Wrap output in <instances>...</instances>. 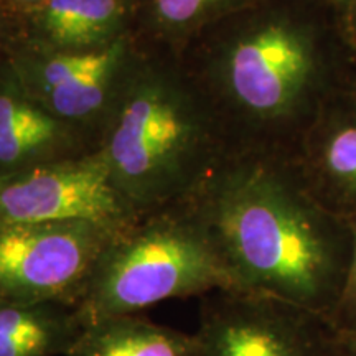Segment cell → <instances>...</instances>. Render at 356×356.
Returning <instances> with one entry per match:
<instances>
[{"mask_svg":"<svg viewBox=\"0 0 356 356\" xmlns=\"http://www.w3.org/2000/svg\"><path fill=\"white\" fill-rule=\"evenodd\" d=\"M226 154L296 157L356 68L332 0H239L177 51Z\"/></svg>","mask_w":356,"mask_h":356,"instance_id":"1","label":"cell"},{"mask_svg":"<svg viewBox=\"0 0 356 356\" xmlns=\"http://www.w3.org/2000/svg\"><path fill=\"white\" fill-rule=\"evenodd\" d=\"M184 202L234 289L332 322L353 234L346 218L315 198L293 155L225 154Z\"/></svg>","mask_w":356,"mask_h":356,"instance_id":"2","label":"cell"},{"mask_svg":"<svg viewBox=\"0 0 356 356\" xmlns=\"http://www.w3.org/2000/svg\"><path fill=\"white\" fill-rule=\"evenodd\" d=\"M96 152L115 190L145 215L188 198L226 145L177 53L139 40Z\"/></svg>","mask_w":356,"mask_h":356,"instance_id":"3","label":"cell"},{"mask_svg":"<svg viewBox=\"0 0 356 356\" xmlns=\"http://www.w3.org/2000/svg\"><path fill=\"white\" fill-rule=\"evenodd\" d=\"M234 289L210 236L185 202L145 213L114 238L76 305L83 325L140 314L170 299Z\"/></svg>","mask_w":356,"mask_h":356,"instance_id":"4","label":"cell"},{"mask_svg":"<svg viewBox=\"0 0 356 356\" xmlns=\"http://www.w3.org/2000/svg\"><path fill=\"white\" fill-rule=\"evenodd\" d=\"M122 229L88 221L0 226V302L76 309L101 256Z\"/></svg>","mask_w":356,"mask_h":356,"instance_id":"5","label":"cell"},{"mask_svg":"<svg viewBox=\"0 0 356 356\" xmlns=\"http://www.w3.org/2000/svg\"><path fill=\"white\" fill-rule=\"evenodd\" d=\"M136 35L95 53H51L19 44L6 65L22 89L58 121L76 129L97 150L131 66Z\"/></svg>","mask_w":356,"mask_h":356,"instance_id":"6","label":"cell"},{"mask_svg":"<svg viewBox=\"0 0 356 356\" xmlns=\"http://www.w3.org/2000/svg\"><path fill=\"white\" fill-rule=\"evenodd\" d=\"M193 335L198 356H337L327 320L238 289L202 297Z\"/></svg>","mask_w":356,"mask_h":356,"instance_id":"7","label":"cell"},{"mask_svg":"<svg viewBox=\"0 0 356 356\" xmlns=\"http://www.w3.org/2000/svg\"><path fill=\"white\" fill-rule=\"evenodd\" d=\"M140 216L97 152L0 175V226L88 221L127 228Z\"/></svg>","mask_w":356,"mask_h":356,"instance_id":"8","label":"cell"},{"mask_svg":"<svg viewBox=\"0 0 356 356\" xmlns=\"http://www.w3.org/2000/svg\"><path fill=\"white\" fill-rule=\"evenodd\" d=\"M19 44L51 53H95L134 35V0H43L17 13Z\"/></svg>","mask_w":356,"mask_h":356,"instance_id":"9","label":"cell"},{"mask_svg":"<svg viewBox=\"0 0 356 356\" xmlns=\"http://www.w3.org/2000/svg\"><path fill=\"white\" fill-rule=\"evenodd\" d=\"M296 159L325 208L346 220L356 216V97L351 88L323 106Z\"/></svg>","mask_w":356,"mask_h":356,"instance_id":"10","label":"cell"},{"mask_svg":"<svg viewBox=\"0 0 356 356\" xmlns=\"http://www.w3.org/2000/svg\"><path fill=\"white\" fill-rule=\"evenodd\" d=\"M92 152L88 137L53 118L0 65V175Z\"/></svg>","mask_w":356,"mask_h":356,"instance_id":"11","label":"cell"},{"mask_svg":"<svg viewBox=\"0 0 356 356\" xmlns=\"http://www.w3.org/2000/svg\"><path fill=\"white\" fill-rule=\"evenodd\" d=\"M83 328L71 305L0 302V356H68Z\"/></svg>","mask_w":356,"mask_h":356,"instance_id":"12","label":"cell"},{"mask_svg":"<svg viewBox=\"0 0 356 356\" xmlns=\"http://www.w3.org/2000/svg\"><path fill=\"white\" fill-rule=\"evenodd\" d=\"M68 356H198L195 335L139 314L84 325Z\"/></svg>","mask_w":356,"mask_h":356,"instance_id":"13","label":"cell"},{"mask_svg":"<svg viewBox=\"0 0 356 356\" xmlns=\"http://www.w3.org/2000/svg\"><path fill=\"white\" fill-rule=\"evenodd\" d=\"M239 0H134V35L147 44L178 51Z\"/></svg>","mask_w":356,"mask_h":356,"instance_id":"14","label":"cell"},{"mask_svg":"<svg viewBox=\"0 0 356 356\" xmlns=\"http://www.w3.org/2000/svg\"><path fill=\"white\" fill-rule=\"evenodd\" d=\"M348 221L351 226V234H353V249H351V261L343 292H341L337 310L330 322L335 332L356 330V216Z\"/></svg>","mask_w":356,"mask_h":356,"instance_id":"15","label":"cell"},{"mask_svg":"<svg viewBox=\"0 0 356 356\" xmlns=\"http://www.w3.org/2000/svg\"><path fill=\"white\" fill-rule=\"evenodd\" d=\"M19 40L17 15L0 3V65L19 47Z\"/></svg>","mask_w":356,"mask_h":356,"instance_id":"16","label":"cell"},{"mask_svg":"<svg viewBox=\"0 0 356 356\" xmlns=\"http://www.w3.org/2000/svg\"><path fill=\"white\" fill-rule=\"evenodd\" d=\"M340 17L341 25H343L346 44H348L351 60H353V65L356 68V0H350L346 3V7L340 13Z\"/></svg>","mask_w":356,"mask_h":356,"instance_id":"17","label":"cell"},{"mask_svg":"<svg viewBox=\"0 0 356 356\" xmlns=\"http://www.w3.org/2000/svg\"><path fill=\"white\" fill-rule=\"evenodd\" d=\"M337 356H356V330L335 332Z\"/></svg>","mask_w":356,"mask_h":356,"instance_id":"18","label":"cell"},{"mask_svg":"<svg viewBox=\"0 0 356 356\" xmlns=\"http://www.w3.org/2000/svg\"><path fill=\"white\" fill-rule=\"evenodd\" d=\"M40 2H43V0H0V3H2L6 8H8L12 13H15V15L17 13H22L29 10V8L38 6Z\"/></svg>","mask_w":356,"mask_h":356,"instance_id":"19","label":"cell"},{"mask_svg":"<svg viewBox=\"0 0 356 356\" xmlns=\"http://www.w3.org/2000/svg\"><path fill=\"white\" fill-rule=\"evenodd\" d=\"M332 2H333V6L337 7L338 13H341V12H343V8L346 7V3L350 2V0H332Z\"/></svg>","mask_w":356,"mask_h":356,"instance_id":"20","label":"cell"},{"mask_svg":"<svg viewBox=\"0 0 356 356\" xmlns=\"http://www.w3.org/2000/svg\"><path fill=\"white\" fill-rule=\"evenodd\" d=\"M351 92H353V95H355V97H356V78H355V81H353V84H351Z\"/></svg>","mask_w":356,"mask_h":356,"instance_id":"21","label":"cell"}]
</instances>
